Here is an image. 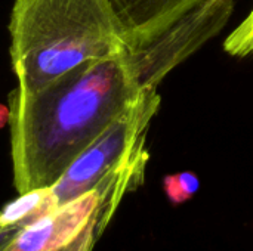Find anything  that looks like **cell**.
Wrapping results in <instances>:
<instances>
[{
	"instance_id": "1",
	"label": "cell",
	"mask_w": 253,
	"mask_h": 251,
	"mask_svg": "<svg viewBox=\"0 0 253 251\" xmlns=\"http://www.w3.org/2000/svg\"><path fill=\"white\" fill-rule=\"evenodd\" d=\"M144 90L127 50L82 64L37 92L13 89L7 107L18 194L55 185Z\"/></svg>"
},
{
	"instance_id": "2",
	"label": "cell",
	"mask_w": 253,
	"mask_h": 251,
	"mask_svg": "<svg viewBox=\"0 0 253 251\" xmlns=\"http://www.w3.org/2000/svg\"><path fill=\"white\" fill-rule=\"evenodd\" d=\"M9 36L18 87L27 93L82 64L127 50L110 0H15Z\"/></svg>"
},
{
	"instance_id": "3",
	"label": "cell",
	"mask_w": 253,
	"mask_h": 251,
	"mask_svg": "<svg viewBox=\"0 0 253 251\" xmlns=\"http://www.w3.org/2000/svg\"><path fill=\"white\" fill-rule=\"evenodd\" d=\"M148 160L142 141L92 189L33 223L6 251H93L123 198L142 186Z\"/></svg>"
},
{
	"instance_id": "4",
	"label": "cell",
	"mask_w": 253,
	"mask_h": 251,
	"mask_svg": "<svg viewBox=\"0 0 253 251\" xmlns=\"http://www.w3.org/2000/svg\"><path fill=\"white\" fill-rule=\"evenodd\" d=\"M159 107L157 89H145L50 186L56 206L67 204L92 189L139 142L145 141L148 126Z\"/></svg>"
},
{
	"instance_id": "5",
	"label": "cell",
	"mask_w": 253,
	"mask_h": 251,
	"mask_svg": "<svg viewBox=\"0 0 253 251\" xmlns=\"http://www.w3.org/2000/svg\"><path fill=\"white\" fill-rule=\"evenodd\" d=\"M233 7L234 0H212L144 49L129 52L141 87L157 89L170 70L224 28Z\"/></svg>"
},
{
	"instance_id": "6",
	"label": "cell",
	"mask_w": 253,
	"mask_h": 251,
	"mask_svg": "<svg viewBox=\"0 0 253 251\" xmlns=\"http://www.w3.org/2000/svg\"><path fill=\"white\" fill-rule=\"evenodd\" d=\"M209 1L212 0H110V4L127 52H136Z\"/></svg>"
},
{
	"instance_id": "7",
	"label": "cell",
	"mask_w": 253,
	"mask_h": 251,
	"mask_svg": "<svg viewBox=\"0 0 253 251\" xmlns=\"http://www.w3.org/2000/svg\"><path fill=\"white\" fill-rule=\"evenodd\" d=\"M56 207L50 188L19 194L16 200L7 203L0 210V251L7 250L27 228Z\"/></svg>"
},
{
	"instance_id": "8",
	"label": "cell",
	"mask_w": 253,
	"mask_h": 251,
	"mask_svg": "<svg viewBox=\"0 0 253 251\" xmlns=\"http://www.w3.org/2000/svg\"><path fill=\"white\" fill-rule=\"evenodd\" d=\"M200 189V179L193 172L168 175L163 179V191L173 206L190 201Z\"/></svg>"
},
{
	"instance_id": "9",
	"label": "cell",
	"mask_w": 253,
	"mask_h": 251,
	"mask_svg": "<svg viewBox=\"0 0 253 251\" xmlns=\"http://www.w3.org/2000/svg\"><path fill=\"white\" fill-rule=\"evenodd\" d=\"M224 50L239 58L253 55V9L225 38Z\"/></svg>"
},
{
	"instance_id": "10",
	"label": "cell",
	"mask_w": 253,
	"mask_h": 251,
	"mask_svg": "<svg viewBox=\"0 0 253 251\" xmlns=\"http://www.w3.org/2000/svg\"><path fill=\"white\" fill-rule=\"evenodd\" d=\"M9 124V107L0 104V129Z\"/></svg>"
}]
</instances>
